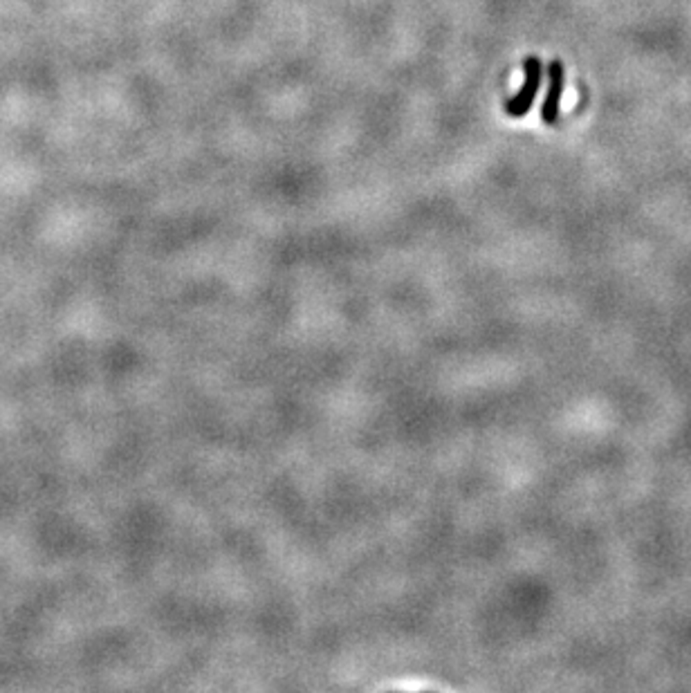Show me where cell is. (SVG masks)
<instances>
[{
    "instance_id": "2",
    "label": "cell",
    "mask_w": 691,
    "mask_h": 693,
    "mask_svg": "<svg viewBox=\"0 0 691 693\" xmlns=\"http://www.w3.org/2000/svg\"><path fill=\"white\" fill-rule=\"evenodd\" d=\"M562 93H564V65L554 61L550 65V90H547V97L543 101L541 117L543 122L554 124L559 117V106H562Z\"/></svg>"
},
{
    "instance_id": "1",
    "label": "cell",
    "mask_w": 691,
    "mask_h": 693,
    "mask_svg": "<svg viewBox=\"0 0 691 693\" xmlns=\"http://www.w3.org/2000/svg\"><path fill=\"white\" fill-rule=\"evenodd\" d=\"M539 81H541V65L537 59H528L525 61V83L518 90V95L507 103V112L514 117L525 115L532 106L534 95H537V90H539Z\"/></svg>"
}]
</instances>
